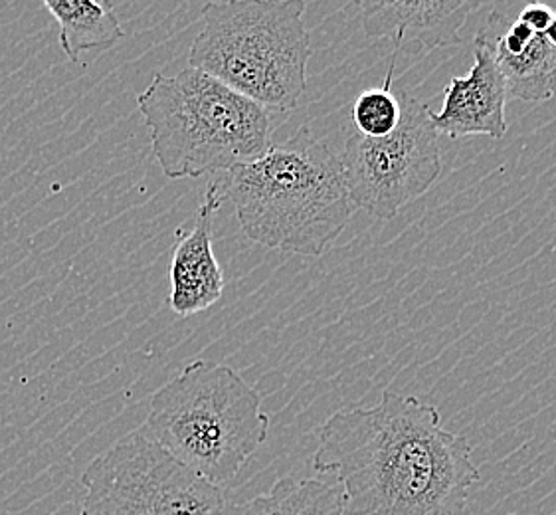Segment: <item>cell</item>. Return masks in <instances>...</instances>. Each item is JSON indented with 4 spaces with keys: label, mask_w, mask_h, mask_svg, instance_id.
<instances>
[{
    "label": "cell",
    "mask_w": 556,
    "mask_h": 515,
    "mask_svg": "<svg viewBox=\"0 0 556 515\" xmlns=\"http://www.w3.org/2000/svg\"><path fill=\"white\" fill-rule=\"evenodd\" d=\"M488 46L505 79L509 98L545 101L556 96V46L521 21H509L500 7L491 11L485 26L476 34Z\"/></svg>",
    "instance_id": "9"
},
{
    "label": "cell",
    "mask_w": 556,
    "mask_h": 515,
    "mask_svg": "<svg viewBox=\"0 0 556 515\" xmlns=\"http://www.w3.org/2000/svg\"><path fill=\"white\" fill-rule=\"evenodd\" d=\"M545 36L548 38V42H553V45L556 46V18L555 23H553V26L546 30Z\"/></svg>",
    "instance_id": "16"
},
{
    "label": "cell",
    "mask_w": 556,
    "mask_h": 515,
    "mask_svg": "<svg viewBox=\"0 0 556 515\" xmlns=\"http://www.w3.org/2000/svg\"><path fill=\"white\" fill-rule=\"evenodd\" d=\"M555 11L546 4H541V2L525 4L521 12H519V16H517V21L527 24L536 34H545L555 23Z\"/></svg>",
    "instance_id": "15"
},
{
    "label": "cell",
    "mask_w": 556,
    "mask_h": 515,
    "mask_svg": "<svg viewBox=\"0 0 556 515\" xmlns=\"http://www.w3.org/2000/svg\"><path fill=\"white\" fill-rule=\"evenodd\" d=\"M42 7L60 26V46L72 62H79L91 48H112L125 34L115 14V2L45 0Z\"/></svg>",
    "instance_id": "13"
},
{
    "label": "cell",
    "mask_w": 556,
    "mask_h": 515,
    "mask_svg": "<svg viewBox=\"0 0 556 515\" xmlns=\"http://www.w3.org/2000/svg\"><path fill=\"white\" fill-rule=\"evenodd\" d=\"M223 194L252 242L298 256H323L355 213L341 158L307 125L230 168Z\"/></svg>",
    "instance_id": "2"
},
{
    "label": "cell",
    "mask_w": 556,
    "mask_h": 515,
    "mask_svg": "<svg viewBox=\"0 0 556 515\" xmlns=\"http://www.w3.org/2000/svg\"><path fill=\"white\" fill-rule=\"evenodd\" d=\"M394 56L390 60L389 72L382 88H370L356 98L353 105V124L356 134L379 139L392 134L402 120V105L399 91H392V78H394Z\"/></svg>",
    "instance_id": "14"
},
{
    "label": "cell",
    "mask_w": 556,
    "mask_h": 515,
    "mask_svg": "<svg viewBox=\"0 0 556 515\" xmlns=\"http://www.w3.org/2000/svg\"><path fill=\"white\" fill-rule=\"evenodd\" d=\"M81 515H224L223 488L202 480L143 430L122 438L81 474Z\"/></svg>",
    "instance_id": "6"
},
{
    "label": "cell",
    "mask_w": 556,
    "mask_h": 515,
    "mask_svg": "<svg viewBox=\"0 0 556 515\" xmlns=\"http://www.w3.org/2000/svg\"><path fill=\"white\" fill-rule=\"evenodd\" d=\"M224 515H351L345 490L339 482L283 476L266 493Z\"/></svg>",
    "instance_id": "12"
},
{
    "label": "cell",
    "mask_w": 556,
    "mask_h": 515,
    "mask_svg": "<svg viewBox=\"0 0 556 515\" xmlns=\"http://www.w3.org/2000/svg\"><path fill=\"white\" fill-rule=\"evenodd\" d=\"M147 437L212 486L232 482L266 444L262 394L238 370L192 361L153 394Z\"/></svg>",
    "instance_id": "4"
},
{
    "label": "cell",
    "mask_w": 556,
    "mask_h": 515,
    "mask_svg": "<svg viewBox=\"0 0 556 515\" xmlns=\"http://www.w3.org/2000/svg\"><path fill=\"white\" fill-rule=\"evenodd\" d=\"M401 125L379 139L361 134L346 137L341 163L355 209L390 221L402 206L430 191L442 173L440 134L432 110L406 91H399Z\"/></svg>",
    "instance_id": "7"
},
{
    "label": "cell",
    "mask_w": 556,
    "mask_h": 515,
    "mask_svg": "<svg viewBox=\"0 0 556 515\" xmlns=\"http://www.w3.org/2000/svg\"><path fill=\"white\" fill-rule=\"evenodd\" d=\"M224 202L223 179L212 180L204 192L194 225L180 226L177 230V244L168 268L170 293L168 305L178 317L206 312L214 303L220 302L224 293V274L214 248H212V226L214 214Z\"/></svg>",
    "instance_id": "8"
},
{
    "label": "cell",
    "mask_w": 556,
    "mask_h": 515,
    "mask_svg": "<svg viewBox=\"0 0 556 515\" xmlns=\"http://www.w3.org/2000/svg\"><path fill=\"white\" fill-rule=\"evenodd\" d=\"M313 468L343 486L351 515H459L479 482L468 438L445 430L432 404L392 391L334 413Z\"/></svg>",
    "instance_id": "1"
},
{
    "label": "cell",
    "mask_w": 556,
    "mask_h": 515,
    "mask_svg": "<svg viewBox=\"0 0 556 515\" xmlns=\"http://www.w3.org/2000/svg\"><path fill=\"white\" fill-rule=\"evenodd\" d=\"M368 38H390L396 48L416 45L424 50L445 48L462 42V28L469 14L478 11V0H412L356 4Z\"/></svg>",
    "instance_id": "11"
},
{
    "label": "cell",
    "mask_w": 556,
    "mask_h": 515,
    "mask_svg": "<svg viewBox=\"0 0 556 515\" xmlns=\"http://www.w3.org/2000/svg\"><path fill=\"white\" fill-rule=\"evenodd\" d=\"M303 0H232L202 7L190 67L256 101L291 112L307 90L312 36Z\"/></svg>",
    "instance_id": "5"
},
{
    "label": "cell",
    "mask_w": 556,
    "mask_h": 515,
    "mask_svg": "<svg viewBox=\"0 0 556 515\" xmlns=\"http://www.w3.org/2000/svg\"><path fill=\"white\" fill-rule=\"evenodd\" d=\"M509 100L505 79L488 46L473 48V66L468 76L447 84L442 112L430 113L435 131L450 139L490 135L503 139L509 131L505 105Z\"/></svg>",
    "instance_id": "10"
},
{
    "label": "cell",
    "mask_w": 556,
    "mask_h": 515,
    "mask_svg": "<svg viewBox=\"0 0 556 515\" xmlns=\"http://www.w3.org/2000/svg\"><path fill=\"white\" fill-rule=\"evenodd\" d=\"M137 108L168 179L228 173L274 146L266 108L197 67L175 76L156 72L137 96Z\"/></svg>",
    "instance_id": "3"
}]
</instances>
